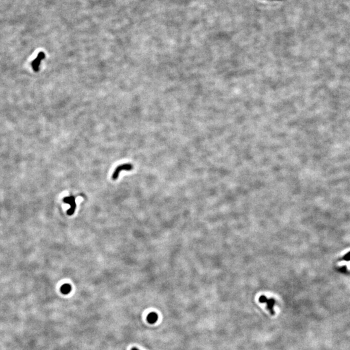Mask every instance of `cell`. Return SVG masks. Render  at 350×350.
<instances>
[{
    "instance_id": "6",
    "label": "cell",
    "mask_w": 350,
    "mask_h": 350,
    "mask_svg": "<svg viewBox=\"0 0 350 350\" xmlns=\"http://www.w3.org/2000/svg\"><path fill=\"white\" fill-rule=\"evenodd\" d=\"M344 259L345 260H346V261H349V260H350V252L348 253V254H347L346 255V256H345L344 258Z\"/></svg>"
},
{
    "instance_id": "2",
    "label": "cell",
    "mask_w": 350,
    "mask_h": 350,
    "mask_svg": "<svg viewBox=\"0 0 350 350\" xmlns=\"http://www.w3.org/2000/svg\"><path fill=\"white\" fill-rule=\"evenodd\" d=\"M132 169H133V165L132 164H122V165L118 166L116 167V169H115V171H114V173L112 174V179L113 180L118 179L121 171H129L132 170Z\"/></svg>"
},
{
    "instance_id": "4",
    "label": "cell",
    "mask_w": 350,
    "mask_h": 350,
    "mask_svg": "<svg viewBox=\"0 0 350 350\" xmlns=\"http://www.w3.org/2000/svg\"><path fill=\"white\" fill-rule=\"evenodd\" d=\"M158 318V316L157 315V313L155 312H152L148 315L147 317V322L151 324H155L157 322Z\"/></svg>"
},
{
    "instance_id": "7",
    "label": "cell",
    "mask_w": 350,
    "mask_h": 350,
    "mask_svg": "<svg viewBox=\"0 0 350 350\" xmlns=\"http://www.w3.org/2000/svg\"><path fill=\"white\" fill-rule=\"evenodd\" d=\"M131 350H139V349H138L136 348H132V349H131Z\"/></svg>"
},
{
    "instance_id": "5",
    "label": "cell",
    "mask_w": 350,
    "mask_h": 350,
    "mask_svg": "<svg viewBox=\"0 0 350 350\" xmlns=\"http://www.w3.org/2000/svg\"><path fill=\"white\" fill-rule=\"evenodd\" d=\"M71 290V287L69 284H64L61 288V293L64 294H69Z\"/></svg>"
},
{
    "instance_id": "3",
    "label": "cell",
    "mask_w": 350,
    "mask_h": 350,
    "mask_svg": "<svg viewBox=\"0 0 350 350\" xmlns=\"http://www.w3.org/2000/svg\"><path fill=\"white\" fill-rule=\"evenodd\" d=\"M63 201L65 203H67L69 204L71 206V208L69 209V210L68 211V215H71L74 213L75 212V210L76 208V204H75V199L74 196H69V197H65Z\"/></svg>"
},
{
    "instance_id": "1",
    "label": "cell",
    "mask_w": 350,
    "mask_h": 350,
    "mask_svg": "<svg viewBox=\"0 0 350 350\" xmlns=\"http://www.w3.org/2000/svg\"><path fill=\"white\" fill-rule=\"evenodd\" d=\"M259 302L261 303H267V309L268 311V312H270V314L271 315L274 316L276 314V311L274 309V306L275 305L276 302V300L273 298H268L267 296H264V295H261L259 298Z\"/></svg>"
}]
</instances>
